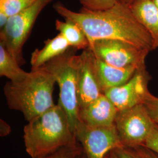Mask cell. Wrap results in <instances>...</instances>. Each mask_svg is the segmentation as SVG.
Listing matches in <instances>:
<instances>
[{
  "mask_svg": "<svg viewBox=\"0 0 158 158\" xmlns=\"http://www.w3.org/2000/svg\"><path fill=\"white\" fill-rule=\"evenodd\" d=\"M86 158V156H85V154H83V153H82V154H81V155H80V156H79V157H78V158Z\"/></svg>",
  "mask_w": 158,
  "mask_h": 158,
  "instance_id": "cell-28",
  "label": "cell"
},
{
  "mask_svg": "<svg viewBox=\"0 0 158 158\" xmlns=\"http://www.w3.org/2000/svg\"><path fill=\"white\" fill-rule=\"evenodd\" d=\"M96 57L90 48L79 55L77 89L80 109L97 99L102 93L97 77Z\"/></svg>",
  "mask_w": 158,
  "mask_h": 158,
  "instance_id": "cell-10",
  "label": "cell"
},
{
  "mask_svg": "<svg viewBox=\"0 0 158 158\" xmlns=\"http://www.w3.org/2000/svg\"><path fill=\"white\" fill-rule=\"evenodd\" d=\"M96 66L97 77L102 93L107 89L124 85L138 70L135 66L116 67L97 58H96Z\"/></svg>",
  "mask_w": 158,
  "mask_h": 158,
  "instance_id": "cell-13",
  "label": "cell"
},
{
  "mask_svg": "<svg viewBox=\"0 0 158 158\" xmlns=\"http://www.w3.org/2000/svg\"><path fill=\"white\" fill-rule=\"evenodd\" d=\"M114 124L124 147L143 145L156 125L143 104L118 111Z\"/></svg>",
  "mask_w": 158,
  "mask_h": 158,
  "instance_id": "cell-6",
  "label": "cell"
},
{
  "mask_svg": "<svg viewBox=\"0 0 158 158\" xmlns=\"http://www.w3.org/2000/svg\"><path fill=\"white\" fill-rule=\"evenodd\" d=\"M125 148H126L136 158H158V153L154 152L144 145Z\"/></svg>",
  "mask_w": 158,
  "mask_h": 158,
  "instance_id": "cell-21",
  "label": "cell"
},
{
  "mask_svg": "<svg viewBox=\"0 0 158 158\" xmlns=\"http://www.w3.org/2000/svg\"><path fill=\"white\" fill-rule=\"evenodd\" d=\"M153 2L155 4V5L156 6V7L158 8V0H152Z\"/></svg>",
  "mask_w": 158,
  "mask_h": 158,
  "instance_id": "cell-27",
  "label": "cell"
},
{
  "mask_svg": "<svg viewBox=\"0 0 158 158\" xmlns=\"http://www.w3.org/2000/svg\"><path fill=\"white\" fill-rule=\"evenodd\" d=\"M56 81L44 67L31 70L22 81L6 83L3 90L8 107L22 113L31 121L55 104L53 93Z\"/></svg>",
  "mask_w": 158,
  "mask_h": 158,
  "instance_id": "cell-3",
  "label": "cell"
},
{
  "mask_svg": "<svg viewBox=\"0 0 158 158\" xmlns=\"http://www.w3.org/2000/svg\"><path fill=\"white\" fill-rule=\"evenodd\" d=\"M37 0H0V11L11 17L33 5Z\"/></svg>",
  "mask_w": 158,
  "mask_h": 158,
  "instance_id": "cell-17",
  "label": "cell"
},
{
  "mask_svg": "<svg viewBox=\"0 0 158 158\" xmlns=\"http://www.w3.org/2000/svg\"><path fill=\"white\" fill-rule=\"evenodd\" d=\"M53 9L64 20L73 22L81 28L90 46L97 40H118L152 51L150 35L136 20L129 6L119 2L105 10L91 11L82 7L75 12L58 1L53 5Z\"/></svg>",
  "mask_w": 158,
  "mask_h": 158,
  "instance_id": "cell-1",
  "label": "cell"
},
{
  "mask_svg": "<svg viewBox=\"0 0 158 158\" xmlns=\"http://www.w3.org/2000/svg\"><path fill=\"white\" fill-rule=\"evenodd\" d=\"M10 17L5 12L0 11V28L1 30L5 28L6 23L8 21Z\"/></svg>",
  "mask_w": 158,
  "mask_h": 158,
  "instance_id": "cell-24",
  "label": "cell"
},
{
  "mask_svg": "<svg viewBox=\"0 0 158 158\" xmlns=\"http://www.w3.org/2000/svg\"><path fill=\"white\" fill-rule=\"evenodd\" d=\"M136 20L147 30L152 42V51L158 48V8L152 0H135L129 6Z\"/></svg>",
  "mask_w": 158,
  "mask_h": 158,
  "instance_id": "cell-12",
  "label": "cell"
},
{
  "mask_svg": "<svg viewBox=\"0 0 158 158\" xmlns=\"http://www.w3.org/2000/svg\"><path fill=\"white\" fill-rule=\"evenodd\" d=\"M55 27L66 40L71 48L84 51L90 48V43L85 34L76 23L69 20L56 19Z\"/></svg>",
  "mask_w": 158,
  "mask_h": 158,
  "instance_id": "cell-15",
  "label": "cell"
},
{
  "mask_svg": "<svg viewBox=\"0 0 158 158\" xmlns=\"http://www.w3.org/2000/svg\"><path fill=\"white\" fill-rule=\"evenodd\" d=\"M143 104L153 121L158 125V97L149 92Z\"/></svg>",
  "mask_w": 158,
  "mask_h": 158,
  "instance_id": "cell-20",
  "label": "cell"
},
{
  "mask_svg": "<svg viewBox=\"0 0 158 158\" xmlns=\"http://www.w3.org/2000/svg\"><path fill=\"white\" fill-rule=\"evenodd\" d=\"M143 145L158 153V125H155L152 133Z\"/></svg>",
  "mask_w": 158,
  "mask_h": 158,
  "instance_id": "cell-22",
  "label": "cell"
},
{
  "mask_svg": "<svg viewBox=\"0 0 158 158\" xmlns=\"http://www.w3.org/2000/svg\"><path fill=\"white\" fill-rule=\"evenodd\" d=\"M76 51L70 49L42 66L54 76L59 85L58 104L66 113L74 134L80 122L77 77L79 55L76 54Z\"/></svg>",
  "mask_w": 158,
  "mask_h": 158,
  "instance_id": "cell-4",
  "label": "cell"
},
{
  "mask_svg": "<svg viewBox=\"0 0 158 158\" xmlns=\"http://www.w3.org/2000/svg\"><path fill=\"white\" fill-rule=\"evenodd\" d=\"M118 110L106 96L102 94L97 99L80 109V122L96 127L114 124Z\"/></svg>",
  "mask_w": 158,
  "mask_h": 158,
  "instance_id": "cell-11",
  "label": "cell"
},
{
  "mask_svg": "<svg viewBox=\"0 0 158 158\" xmlns=\"http://www.w3.org/2000/svg\"><path fill=\"white\" fill-rule=\"evenodd\" d=\"M25 150L31 158H44L77 143L66 113L58 104L28 122L23 129Z\"/></svg>",
  "mask_w": 158,
  "mask_h": 158,
  "instance_id": "cell-2",
  "label": "cell"
},
{
  "mask_svg": "<svg viewBox=\"0 0 158 158\" xmlns=\"http://www.w3.org/2000/svg\"><path fill=\"white\" fill-rule=\"evenodd\" d=\"M82 147L78 143L63 147L56 152L44 158H77L83 152Z\"/></svg>",
  "mask_w": 158,
  "mask_h": 158,
  "instance_id": "cell-19",
  "label": "cell"
},
{
  "mask_svg": "<svg viewBox=\"0 0 158 158\" xmlns=\"http://www.w3.org/2000/svg\"><path fill=\"white\" fill-rule=\"evenodd\" d=\"M75 135L87 158H106L111 151L124 147L115 124L96 127L80 122Z\"/></svg>",
  "mask_w": 158,
  "mask_h": 158,
  "instance_id": "cell-8",
  "label": "cell"
},
{
  "mask_svg": "<svg viewBox=\"0 0 158 158\" xmlns=\"http://www.w3.org/2000/svg\"><path fill=\"white\" fill-rule=\"evenodd\" d=\"M135 0H120V2L125 4L126 6H129L131 5Z\"/></svg>",
  "mask_w": 158,
  "mask_h": 158,
  "instance_id": "cell-26",
  "label": "cell"
},
{
  "mask_svg": "<svg viewBox=\"0 0 158 158\" xmlns=\"http://www.w3.org/2000/svg\"><path fill=\"white\" fill-rule=\"evenodd\" d=\"M83 8L91 11L107 10L115 6L120 0H79Z\"/></svg>",
  "mask_w": 158,
  "mask_h": 158,
  "instance_id": "cell-18",
  "label": "cell"
},
{
  "mask_svg": "<svg viewBox=\"0 0 158 158\" xmlns=\"http://www.w3.org/2000/svg\"><path fill=\"white\" fill-rule=\"evenodd\" d=\"M70 48L68 41L60 34L46 40L42 48L36 49L31 54V70L42 68L46 63L64 53Z\"/></svg>",
  "mask_w": 158,
  "mask_h": 158,
  "instance_id": "cell-14",
  "label": "cell"
},
{
  "mask_svg": "<svg viewBox=\"0 0 158 158\" xmlns=\"http://www.w3.org/2000/svg\"><path fill=\"white\" fill-rule=\"evenodd\" d=\"M107 158H118V157L115 152V150H113L108 154Z\"/></svg>",
  "mask_w": 158,
  "mask_h": 158,
  "instance_id": "cell-25",
  "label": "cell"
},
{
  "mask_svg": "<svg viewBox=\"0 0 158 158\" xmlns=\"http://www.w3.org/2000/svg\"><path fill=\"white\" fill-rule=\"evenodd\" d=\"M106 158H107V156H106Z\"/></svg>",
  "mask_w": 158,
  "mask_h": 158,
  "instance_id": "cell-29",
  "label": "cell"
},
{
  "mask_svg": "<svg viewBox=\"0 0 158 158\" xmlns=\"http://www.w3.org/2000/svg\"><path fill=\"white\" fill-rule=\"evenodd\" d=\"M151 79L146 68L139 69L127 83L104 91L103 94L118 111L133 107L143 103L149 92L148 83Z\"/></svg>",
  "mask_w": 158,
  "mask_h": 158,
  "instance_id": "cell-9",
  "label": "cell"
},
{
  "mask_svg": "<svg viewBox=\"0 0 158 158\" xmlns=\"http://www.w3.org/2000/svg\"><path fill=\"white\" fill-rule=\"evenodd\" d=\"M29 72L24 71L20 64L0 42V76L10 81L18 82L27 78Z\"/></svg>",
  "mask_w": 158,
  "mask_h": 158,
  "instance_id": "cell-16",
  "label": "cell"
},
{
  "mask_svg": "<svg viewBox=\"0 0 158 158\" xmlns=\"http://www.w3.org/2000/svg\"><path fill=\"white\" fill-rule=\"evenodd\" d=\"M53 0H37L33 5L9 18L0 31V42L20 65L25 63L23 46L28 40L40 12Z\"/></svg>",
  "mask_w": 158,
  "mask_h": 158,
  "instance_id": "cell-5",
  "label": "cell"
},
{
  "mask_svg": "<svg viewBox=\"0 0 158 158\" xmlns=\"http://www.w3.org/2000/svg\"><path fill=\"white\" fill-rule=\"evenodd\" d=\"M96 58L119 68L135 66L145 69V59L150 51L118 40H95L89 48Z\"/></svg>",
  "mask_w": 158,
  "mask_h": 158,
  "instance_id": "cell-7",
  "label": "cell"
},
{
  "mask_svg": "<svg viewBox=\"0 0 158 158\" xmlns=\"http://www.w3.org/2000/svg\"><path fill=\"white\" fill-rule=\"evenodd\" d=\"M114 150H115V152L117 155L118 158H136L124 147L117 148Z\"/></svg>",
  "mask_w": 158,
  "mask_h": 158,
  "instance_id": "cell-23",
  "label": "cell"
}]
</instances>
